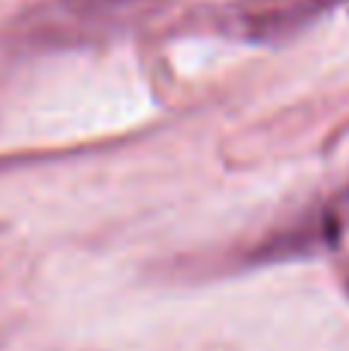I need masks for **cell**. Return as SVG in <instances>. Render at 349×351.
Returning a JSON list of instances; mask_svg holds the SVG:
<instances>
[{
    "label": "cell",
    "instance_id": "obj_1",
    "mask_svg": "<svg viewBox=\"0 0 349 351\" xmlns=\"http://www.w3.org/2000/svg\"><path fill=\"white\" fill-rule=\"evenodd\" d=\"M340 3L346 0H232L220 10V28L247 43H282Z\"/></svg>",
    "mask_w": 349,
    "mask_h": 351
},
{
    "label": "cell",
    "instance_id": "obj_2",
    "mask_svg": "<svg viewBox=\"0 0 349 351\" xmlns=\"http://www.w3.org/2000/svg\"><path fill=\"white\" fill-rule=\"evenodd\" d=\"M155 6V0H49L34 16V34L43 40H93L121 31Z\"/></svg>",
    "mask_w": 349,
    "mask_h": 351
},
{
    "label": "cell",
    "instance_id": "obj_3",
    "mask_svg": "<svg viewBox=\"0 0 349 351\" xmlns=\"http://www.w3.org/2000/svg\"><path fill=\"white\" fill-rule=\"evenodd\" d=\"M346 290H349V280H346Z\"/></svg>",
    "mask_w": 349,
    "mask_h": 351
}]
</instances>
